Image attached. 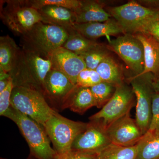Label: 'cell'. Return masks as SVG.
I'll return each mask as SVG.
<instances>
[{"instance_id": "obj_1", "label": "cell", "mask_w": 159, "mask_h": 159, "mask_svg": "<svg viewBox=\"0 0 159 159\" xmlns=\"http://www.w3.org/2000/svg\"><path fill=\"white\" fill-rule=\"evenodd\" d=\"M51 69L50 60L23 49L20 50L16 67L10 74L14 86L33 88L43 95L45 80Z\"/></svg>"}, {"instance_id": "obj_2", "label": "cell", "mask_w": 159, "mask_h": 159, "mask_svg": "<svg viewBox=\"0 0 159 159\" xmlns=\"http://www.w3.org/2000/svg\"><path fill=\"white\" fill-rule=\"evenodd\" d=\"M4 116L13 121L29 145L30 152L36 159H55L57 154L50 145L44 128L30 117L10 107Z\"/></svg>"}, {"instance_id": "obj_3", "label": "cell", "mask_w": 159, "mask_h": 159, "mask_svg": "<svg viewBox=\"0 0 159 159\" xmlns=\"http://www.w3.org/2000/svg\"><path fill=\"white\" fill-rule=\"evenodd\" d=\"M21 36L23 49L48 59L53 51L62 47L69 33L62 27L40 22Z\"/></svg>"}, {"instance_id": "obj_4", "label": "cell", "mask_w": 159, "mask_h": 159, "mask_svg": "<svg viewBox=\"0 0 159 159\" xmlns=\"http://www.w3.org/2000/svg\"><path fill=\"white\" fill-rule=\"evenodd\" d=\"M11 106L43 127L57 112L48 104L40 91L25 86H14L11 93Z\"/></svg>"}, {"instance_id": "obj_5", "label": "cell", "mask_w": 159, "mask_h": 159, "mask_svg": "<svg viewBox=\"0 0 159 159\" xmlns=\"http://www.w3.org/2000/svg\"><path fill=\"white\" fill-rule=\"evenodd\" d=\"M87 123L73 121L58 113L53 115L44 126L53 148L58 155L71 151L74 140L85 130Z\"/></svg>"}, {"instance_id": "obj_6", "label": "cell", "mask_w": 159, "mask_h": 159, "mask_svg": "<svg viewBox=\"0 0 159 159\" xmlns=\"http://www.w3.org/2000/svg\"><path fill=\"white\" fill-rule=\"evenodd\" d=\"M1 9V18L12 32L21 35L28 32L34 25L42 22L41 15L29 4V1L8 0Z\"/></svg>"}, {"instance_id": "obj_7", "label": "cell", "mask_w": 159, "mask_h": 159, "mask_svg": "<svg viewBox=\"0 0 159 159\" xmlns=\"http://www.w3.org/2000/svg\"><path fill=\"white\" fill-rule=\"evenodd\" d=\"M108 12L125 34H132L139 33L145 24L158 19L159 15V10L145 7L134 1L109 8Z\"/></svg>"}, {"instance_id": "obj_8", "label": "cell", "mask_w": 159, "mask_h": 159, "mask_svg": "<svg viewBox=\"0 0 159 159\" xmlns=\"http://www.w3.org/2000/svg\"><path fill=\"white\" fill-rule=\"evenodd\" d=\"M152 74L148 73L132 76L127 79L137 100L136 119L143 135L148 131L152 118V97L155 92Z\"/></svg>"}, {"instance_id": "obj_9", "label": "cell", "mask_w": 159, "mask_h": 159, "mask_svg": "<svg viewBox=\"0 0 159 159\" xmlns=\"http://www.w3.org/2000/svg\"><path fill=\"white\" fill-rule=\"evenodd\" d=\"M135 98L131 86L123 83L117 86L113 97L101 109L89 119L99 122L107 129L112 123L130 112L135 104Z\"/></svg>"}, {"instance_id": "obj_10", "label": "cell", "mask_w": 159, "mask_h": 159, "mask_svg": "<svg viewBox=\"0 0 159 159\" xmlns=\"http://www.w3.org/2000/svg\"><path fill=\"white\" fill-rule=\"evenodd\" d=\"M108 47L128 66L133 76L142 74L145 68L143 44L134 34L125 33L109 41Z\"/></svg>"}, {"instance_id": "obj_11", "label": "cell", "mask_w": 159, "mask_h": 159, "mask_svg": "<svg viewBox=\"0 0 159 159\" xmlns=\"http://www.w3.org/2000/svg\"><path fill=\"white\" fill-rule=\"evenodd\" d=\"M111 143L107 129L102 124L90 120L85 130L74 140L71 150L97 154Z\"/></svg>"}, {"instance_id": "obj_12", "label": "cell", "mask_w": 159, "mask_h": 159, "mask_svg": "<svg viewBox=\"0 0 159 159\" xmlns=\"http://www.w3.org/2000/svg\"><path fill=\"white\" fill-rule=\"evenodd\" d=\"M107 131L111 143L125 147L136 145L143 136L136 121L130 117V112L109 125Z\"/></svg>"}, {"instance_id": "obj_13", "label": "cell", "mask_w": 159, "mask_h": 159, "mask_svg": "<svg viewBox=\"0 0 159 159\" xmlns=\"http://www.w3.org/2000/svg\"><path fill=\"white\" fill-rule=\"evenodd\" d=\"M48 59L51 61L52 69L65 74L75 85L80 73L87 68L82 57L62 47L53 51Z\"/></svg>"}, {"instance_id": "obj_14", "label": "cell", "mask_w": 159, "mask_h": 159, "mask_svg": "<svg viewBox=\"0 0 159 159\" xmlns=\"http://www.w3.org/2000/svg\"><path fill=\"white\" fill-rule=\"evenodd\" d=\"M76 85L65 74L52 69L45 80L43 95L61 108Z\"/></svg>"}, {"instance_id": "obj_15", "label": "cell", "mask_w": 159, "mask_h": 159, "mask_svg": "<svg viewBox=\"0 0 159 159\" xmlns=\"http://www.w3.org/2000/svg\"><path fill=\"white\" fill-rule=\"evenodd\" d=\"M73 28L83 36L93 40L102 36L125 34L116 20L111 19L103 22L75 24Z\"/></svg>"}, {"instance_id": "obj_16", "label": "cell", "mask_w": 159, "mask_h": 159, "mask_svg": "<svg viewBox=\"0 0 159 159\" xmlns=\"http://www.w3.org/2000/svg\"><path fill=\"white\" fill-rule=\"evenodd\" d=\"M38 10L42 19V22L45 24L62 27L67 31L76 24L75 13L70 9L60 6H47Z\"/></svg>"}, {"instance_id": "obj_17", "label": "cell", "mask_w": 159, "mask_h": 159, "mask_svg": "<svg viewBox=\"0 0 159 159\" xmlns=\"http://www.w3.org/2000/svg\"><path fill=\"white\" fill-rule=\"evenodd\" d=\"M143 44L145 53V68L142 74L149 73L154 79L159 78V41L148 34H134Z\"/></svg>"}, {"instance_id": "obj_18", "label": "cell", "mask_w": 159, "mask_h": 159, "mask_svg": "<svg viewBox=\"0 0 159 159\" xmlns=\"http://www.w3.org/2000/svg\"><path fill=\"white\" fill-rule=\"evenodd\" d=\"M74 12L76 24L103 22L111 17L104 9L102 3L96 1H81L80 6Z\"/></svg>"}, {"instance_id": "obj_19", "label": "cell", "mask_w": 159, "mask_h": 159, "mask_svg": "<svg viewBox=\"0 0 159 159\" xmlns=\"http://www.w3.org/2000/svg\"><path fill=\"white\" fill-rule=\"evenodd\" d=\"M94 106L96 107V100L90 89L76 85L61 109H69L74 112L83 115Z\"/></svg>"}, {"instance_id": "obj_20", "label": "cell", "mask_w": 159, "mask_h": 159, "mask_svg": "<svg viewBox=\"0 0 159 159\" xmlns=\"http://www.w3.org/2000/svg\"><path fill=\"white\" fill-rule=\"evenodd\" d=\"M20 50L9 35L0 37V68L11 73L17 64Z\"/></svg>"}, {"instance_id": "obj_21", "label": "cell", "mask_w": 159, "mask_h": 159, "mask_svg": "<svg viewBox=\"0 0 159 159\" xmlns=\"http://www.w3.org/2000/svg\"><path fill=\"white\" fill-rule=\"evenodd\" d=\"M96 70L102 81L109 83L116 86L124 82L122 70L110 55L100 63Z\"/></svg>"}, {"instance_id": "obj_22", "label": "cell", "mask_w": 159, "mask_h": 159, "mask_svg": "<svg viewBox=\"0 0 159 159\" xmlns=\"http://www.w3.org/2000/svg\"><path fill=\"white\" fill-rule=\"evenodd\" d=\"M137 145L136 159H159V133L147 132Z\"/></svg>"}, {"instance_id": "obj_23", "label": "cell", "mask_w": 159, "mask_h": 159, "mask_svg": "<svg viewBox=\"0 0 159 159\" xmlns=\"http://www.w3.org/2000/svg\"><path fill=\"white\" fill-rule=\"evenodd\" d=\"M67 31L68 38L62 47L78 55L85 53L100 44L96 41L83 36L73 28Z\"/></svg>"}, {"instance_id": "obj_24", "label": "cell", "mask_w": 159, "mask_h": 159, "mask_svg": "<svg viewBox=\"0 0 159 159\" xmlns=\"http://www.w3.org/2000/svg\"><path fill=\"white\" fill-rule=\"evenodd\" d=\"M137 145L120 146L111 143L97 153L96 159H136Z\"/></svg>"}, {"instance_id": "obj_25", "label": "cell", "mask_w": 159, "mask_h": 159, "mask_svg": "<svg viewBox=\"0 0 159 159\" xmlns=\"http://www.w3.org/2000/svg\"><path fill=\"white\" fill-rule=\"evenodd\" d=\"M116 87L109 83L101 81L90 88L96 102V107L101 108L113 96Z\"/></svg>"}, {"instance_id": "obj_26", "label": "cell", "mask_w": 159, "mask_h": 159, "mask_svg": "<svg viewBox=\"0 0 159 159\" xmlns=\"http://www.w3.org/2000/svg\"><path fill=\"white\" fill-rule=\"evenodd\" d=\"M109 55L107 48L100 44L80 56L84 61L87 68L96 70L100 63Z\"/></svg>"}, {"instance_id": "obj_27", "label": "cell", "mask_w": 159, "mask_h": 159, "mask_svg": "<svg viewBox=\"0 0 159 159\" xmlns=\"http://www.w3.org/2000/svg\"><path fill=\"white\" fill-rule=\"evenodd\" d=\"M29 4L34 9L38 10L47 6H60L72 10H77L81 5L79 0H29Z\"/></svg>"}, {"instance_id": "obj_28", "label": "cell", "mask_w": 159, "mask_h": 159, "mask_svg": "<svg viewBox=\"0 0 159 159\" xmlns=\"http://www.w3.org/2000/svg\"><path fill=\"white\" fill-rule=\"evenodd\" d=\"M102 81L96 70L86 68L77 77L76 85L80 87L91 88Z\"/></svg>"}, {"instance_id": "obj_29", "label": "cell", "mask_w": 159, "mask_h": 159, "mask_svg": "<svg viewBox=\"0 0 159 159\" xmlns=\"http://www.w3.org/2000/svg\"><path fill=\"white\" fill-rule=\"evenodd\" d=\"M14 86L13 78L11 77L6 89L0 93V115L1 116H4L11 107V93Z\"/></svg>"}, {"instance_id": "obj_30", "label": "cell", "mask_w": 159, "mask_h": 159, "mask_svg": "<svg viewBox=\"0 0 159 159\" xmlns=\"http://www.w3.org/2000/svg\"><path fill=\"white\" fill-rule=\"evenodd\" d=\"M147 132L159 133V93L155 90L152 97L151 121Z\"/></svg>"}, {"instance_id": "obj_31", "label": "cell", "mask_w": 159, "mask_h": 159, "mask_svg": "<svg viewBox=\"0 0 159 159\" xmlns=\"http://www.w3.org/2000/svg\"><path fill=\"white\" fill-rule=\"evenodd\" d=\"M139 33L149 34L159 41V20L157 19L148 22L142 27Z\"/></svg>"}, {"instance_id": "obj_32", "label": "cell", "mask_w": 159, "mask_h": 159, "mask_svg": "<svg viewBox=\"0 0 159 159\" xmlns=\"http://www.w3.org/2000/svg\"><path fill=\"white\" fill-rule=\"evenodd\" d=\"M96 153L71 150L68 153L61 155H57L55 159H96Z\"/></svg>"}, {"instance_id": "obj_33", "label": "cell", "mask_w": 159, "mask_h": 159, "mask_svg": "<svg viewBox=\"0 0 159 159\" xmlns=\"http://www.w3.org/2000/svg\"><path fill=\"white\" fill-rule=\"evenodd\" d=\"M10 77L9 79H4L2 80H0V93L2 92L9 84V80H10Z\"/></svg>"}, {"instance_id": "obj_34", "label": "cell", "mask_w": 159, "mask_h": 159, "mask_svg": "<svg viewBox=\"0 0 159 159\" xmlns=\"http://www.w3.org/2000/svg\"><path fill=\"white\" fill-rule=\"evenodd\" d=\"M153 85L155 90L159 93V78L154 80Z\"/></svg>"}, {"instance_id": "obj_35", "label": "cell", "mask_w": 159, "mask_h": 159, "mask_svg": "<svg viewBox=\"0 0 159 159\" xmlns=\"http://www.w3.org/2000/svg\"><path fill=\"white\" fill-rule=\"evenodd\" d=\"M158 20H159V15L158 17Z\"/></svg>"}, {"instance_id": "obj_36", "label": "cell", "mask_w": 159, "mask_h": 159, "mask_svg": "<svg viewBox=\"0 0 159 159\" xmlns=\"http://www.w3.org/2000/svg\"></svg>"}]
</instances>
